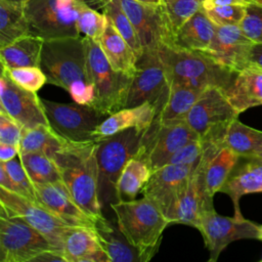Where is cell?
I'll list each match as a JSON object with an SVG mask.
<instances>
[{
	"mask_svg": "<svg viewBox=\"0 0 262 262\" xmlns=\"http://www.w3.org/2000/svg\"><path fill=\"white\" fill-rule=\"evenodd\" d=\"M261 262H262V260H261Z\"/></svg>",
	"mask_w": 262,
	"mask_h": 262,
	"instance_id": "54",
	"label": "cell"
},
{
	"mask_svg": "<svg viewBox=\"0 0 262 262\" xmlns=\"http://www.w3.org/2000/svg\"><path fill=\"white\" fill-rule=\"evenodd\" d=\"M0 111L9 115L24 130L39 125L50 126L37 93L18 86L3 68L0 77Z\"/></svg>",
	"mask_w": 262,
	"mask_h": 262,
	"instance_id": "17",
	"label": "cell"
},
{
	"mask_svg": "<svg viewBox=\"0 0 262 262\" xmlns=\"http://www.w3.org/2000/svg\"><path fill=\"white\" fill-rule=\"evenodd\" d=\"M236 118L238 114L223 88L210 87L200 95L185 122L203 141H215L221 144L227 126Z\"/></svg>",
	"mask_w": 262,
	"mask_h": 262,
	"instance_id": "8",
	"label": "cell"
},
{
	"mask_svg": "<svg viewBox=\"0 0 262 262\" xmlns=\"http://www.w3.org/2000/svg\"><path fill=\"white\" fill-rule=\"evenodd\" d=\"M202 93V90L194 88L170 85L168 98L161 112L157 115L155 122L159 125H172L184 122Z\"/></svg>",
	"mask_w": 262,
	"mask_h": 262,
	"instance_id": "30",
	"label": "cell"
},
{
	"mask_svg": "<svg viewBox=\"0 0 262 262\" xmlns=\"http://www.w3.org/2000/svg\"><path fill=\"white\" fill-rule=\"evenodd\" d=\"M157 117V108L150 102L124 107L107 116L96 128V141L130 128L147 129Z\"/></svg>",
	"mask_w": 262,
	"mask_h": 262,
	"instance_id": "25",
	"label": "cell"
},
{
	"mask_svg": "<svg viewBox=\"0 0 262 262\" xmlns=\"http://www.w3.org/2000/svg\"><path fill=\"white\" fill-rule=\"evenodd\" d=\"M204 157L206 160L204 182L209 196L219 192L231 172L239 162L241 157L226 146L215 141H204Z\"/></svg>",
	"mask_w": 262,
	"mask_h": 262,
	"instance_id": "22",
	"label": "cell"
},
{
	"mask_svg": "<svg viewBox=\"0 0 262 262\" xmlns=\"http://www.w3.org/2000/svg\"><path fill=\"white\" fill-rule=\"evenodd\" d=\"M136 1L145 3V4H155V5H160L164 3V0H136Z\"/></svg>",
	"mask_w": 262,
	"mask_h": 262,
	"instance_id": "49",
	"label": "cell"
},
{
	"mask_svg": "<svg viewBox=\"0 0 262 262\" xmlns=\"http://www.w3.org/2000/svg\"><path fill=\"white\" fill-rule=\"evenodd\" d=\"M223 90L238 115L248 108L262 105V68L249 64L235 73Z\"/></svg>",
	"mask_w": 262,
	"mask_h": 262,
	"instance_id": "23",
	"label": "cell"
},
{
	"mask_svg": "<svg viewBox=\"0 0 262 262\" xmlns=\"http://www.w3.org/2000/svg\"><path fill=\"white\" fill-rule=\"evenodd\" d=\"M248 3H254L259 6H262V0H247Z\"/></svg>",
	"mask_w": 262,
	"mask_h": 262,
	"instance_id": "50",
	"label": "cell"
},
{
	"mask_svg": "<svg viewBox=\"0 0 262 262\" xmlns=\"http://www.w3.org/2000/svg\"><path fill=\"white\" fill-rule=\"evenodd\" d=\"M85 0H29L25 13L30 35L45 40L80 37L77 18Z\"/></svg>",
	"mask_w": 262,
	"mask_h": 262,
	"instance_id": "7",
	"label": "cell"
},
{
	"mask_svg": "<svg viewBox=\"0 0 262 262\" xmlns=\"http://www.w3.org/2000/svg\"><path fill=\"white\" fill-rule=\"evenodd\" d=\"M146 130L130 128L97 141L98 198L101 207L118 202V179L128 161L141 156Z\"/></svg>",
	"mask_w": 262,
	"mask_h": 262,
	"instance_id": "5",
	"label": "cell"
},
{
	"mask_svg": "<svg viewBox=\"0 0 262 262\" xmlns=\"http://www.w3.org/2000/svg\"><path fill=\"white\" fill-rule=\"evenodd\" d=\"M151 170L146 161L137 156L128 161L117 182V200L132 201L142 191L151 176Z\"/></svg>",
	"mask_w": 262,
	"mask_h": 262,
	"instance_id": "32",
	"label": "cell"
},
{
	"mask_svg": "<svg viewBox=\"0 0 262 262\" xmlns=\"http://www.w3.org/2000/svg\"><path fill=\"white\" fill-rule=\"evenodd\" d=\"M40 68L46 76V83L63 88L78 103L92 105L94 88L82 36L45 40Z\"/></svg>",
	"mask_w": 262,
	"mask_h": 262,
	"instance_id": "1",
	"label": "cell"
},
{
	"mask_svg": "<svg viewBox=\"0 0 262 262\" xmlns=\"http://www.w3.org/2000/svg\"><path fill=\"white\" fill-rule=\"evenodd\" d=\"M50 250L56 249L37 229L21 219L0 216L1 262H35Z\"/></svg>",
	"mask_w": 262,
	"mask_h": 262,
	"instance_id": "12",
	"label": "cell"
},
{
	"mask_svg": "<svg viewBox=\"0 0 262 262\" xmlns=\"http://www.w3.org/2000/svg\"><path fill=\"white\" fill-rule=\"evenodd\" d=\"M243 164L235 166L230 176L221 187L220 192L227 194L233 204L234 215L244 218L239 208V200L248 193L262 192V158L251 157Z\"/></svg>",
	"mask_w": 262,
	"mask_h": 262,
	"instance_id": "21",
	"label": "cell"
},
{
	"mask_svg": "<svg viewBox=\"0 0 262 262\" xmlns=\"http://www.w3.org/2000/svg\"><path fill=\"white\" fill-rule=\"evenodd\" d=\"M117 225L137 251L140 262H148L158 253L164 230L170 221L148 198L120 201L110 205Z\"/></svg>",
	"mask_w": 262,
	"mask_h": 262,
	"instance_id": "3",
	"label": "cell"
},
{
	"mask_svg": "<svg viewBox=\"0 0 262 262\" xmlns=\"http://www.w3.org/2000/svg\"><path fill=\"white\" fill-rule=\"evenodd\" d=\"M44 40L27 35L0 48L1 68L11 70L23 67H40Z\"/></svg>",
	"mask_w": 262,
	"mask_h": 262,
	"instance_id": "29",
	"label": "cell"
},
{
	"mask_svg": "<svg viewBox=\"0 0 262 262\" xmlns=\"http://www.w3.org/2000/svg\"><path fill=\"white\" fill-rule=\"evenodd\" d=\"M169 91L170 83L158 50L143 51L137 59L126 107L150 102L157 108L158 115L168 98Z\"/></svg>",
	"mask_w": 262,
	"mask_h": 262,
	"instance_id": "11",
	"label": "cell"
},
{
	"mask_svg": "<svg viewBox=\"0 0 262 262\" xmlns=\"http://www.w3.org/2000/svg\"><path fill=\"white\" fill-rule=\"evenodd\" d=\"M93 229L111 262H140L137 251L126 239L118 225L115 227L101 216L96 219Z\"/></svg>",
	"mask_w": 262,
	"mask_h": 262,
	"instance_id": "28",
	"label": "cell"
},
{
	"mask_svg": "<svg viewBox=\"0 0 262 262\" xmlns=\"http://www.w3.org/2000/svg\"><path fill=\"white\" fill-rule=\"evenodd\" d=\"M260 224L246 218L219 215L215 209L206 211L196 228L203 235L209 251V262H216L221 252L232 242L257 239Z\"/></svg>",
	"mask_w": 262,
	"mask_h": 262,
	"instance_id": "14",
	"label": "cell"
},
{
	"mask_svg": "<svg viewBox=\"0 0 262 262\" xmlns=\"http://www.w3.org/2000/svg\"><path fill=\"white\" fill-rule=\"evenodd\" d=\"M249 63L262 68V44L254 43L250 53Z\"/></svg>",
	"mask_w": 262,
	"mask_h": 262,
	"instance_id": "47",
	"label": "cell"
},
{
	"mask_svg": "<svg viewBox=\"0 0 262 262\" xmlns=\"http://www.w3.org/2000/svg\"><path fill=\"white\" fill-rule=\"evenodd\" d=\"M42 105L50 127L73 142L96 141L94 132L107 117L89 104L60 103L42 99Z\"/></svg>",
	"mask_w": 262,
	"mask_h": 262,
	"instance_id": "9",
	"label": "cell"
},
{
	"mask_svg": "<svg viewBox=\"0 0 262 262\" xmlns=\"http://www.w3.org/2000/svg\"><path fill=\"white\" fill-rule=\"evenodd\" d=\"M0 186L1 187H4L10 191H13L14 192V187H13V184L4 168V166L0 163Z\"/></svg>",
	"mask_w": 262,
	"mask_h": 262,
	"instance_id": "48",
	"label": "cell"
},
{
	"mask_svg": "<svg viewBox=\"0 0 262 262\" xmlns=\"http://www.w3.org/2000/svg\"><path fill=\"white\" fill-rule=\"evenodd\" d=\"M6 1H12V2H20V3H26L29 0H6Z\"/></svg>",
	"mask_w": 262,
	"mask_h": 262,
	"instance_id": "52",
	"label": "cell"
},
{
	"mask_svg": "<svg viewBox=\"0 0 262 262\" xmlns=\"http://www.w3.org/2000/svg\"><path fill=\"white\" fill-rule=\"evenodd\" d=\"M19 160L34 184L53 183L61 180L53 159L44 152L28 151L18 155Z\"/></svg>",
	"mask_w": 262,
	"mask_h": 262,
	"instance_id": "35",
	"label": "cell"
},
{
	"mask_svg": "<svg viewBox=\"0 0 262 262\" xmlns=\"http://www.w3.org/2000/svg\"><path fill=\"white\" fill-rule=\"evenodd\" d=\"M34 186L37 203L55 217L70 226L94 228L96 218L80 207L62 180L53 183L34 184Z\"/></svg>",
	"mask_w": 262,
	"mask_h": 262,
	"instance_id": "19",
	"label": "cell"
},
{
	"mask_svg": "<svg viewBox=\"0 0 262 262\" xmlns=\"http://www.w3.org/2000/svg\"><path fill=\"white\" fill-rule=\"evenodd\" d=\"M6 71L13 82L33 92H37L46 83V76L40 67H23Z\"/></svg>",
	"mask_w": 262,
	"mask_h": 262,
	"instance_id": "40",
	"label": "cell"
},
{
	"mask_svg": "<svg viewBox=\"0 0 262 262\" xmlns=\"http://www.w3.org/2000/svg\"><path fill=\"white\" fill-rule=\"evenodd\" d=\"M52 159L80 207L96 219L103 216L98 198L97 141H69Z\"/></svg>",
	"mask_w": 262,
	"mask_h": 262,
	"instance_id": "2",
	"label": "cell"
},
{
	"mask_svg": "<svg viewBox=\"0 0 262 262\" xmlns=\"http://www.w3.org/2000/svg\"><path fill=\"white\" fill-rule=\"evenodd\" d=\"M19 155V146L7 143H0V161L7 162Z\"/></svg>",
	"mask_w": 262,
	"mask_h": 262,
	"instance_id": "45",
	"label": "cell"
},
{
	"mask_svg": "<svg viewBox=\"0 0 262 262\" xmlns=\"http://www.w3.org/2000/svg\"><path fill=\"white\" fill-rule=\"evenodd\" d=\"M205 0H164L165 10L171 25L176 34L178 29L189 19L203 6Z\"/></svg>",
	"mask_w": 262,
	"mask_h": 262,
	"instance_id": "38",
	"label": "cell"
},
{
	"mask_svg": "<svg viewBox=\"0 0 262 262\" xmlns=\"http://www.w3.org/2000/svg\"><path fill=\"white\" fill-rule=\"evenodd\" d=\"M0 216L21 219L41 232L56 250L62 253L63 236L71 226L39 203L0 186Z\"/></svg>",
	"mask_w": 262,
	"mask_h": 262,
	"instance_id": "10",
	"label": "cell"
},
{
	"mask_svg": "<svg viewBox=\"0 0 262 262\" xmlns=\"http://www.w3.org/2000/svg\"><path fill=\"white\" fill-rule=\"evenodd\" d=\"M98 2L101 4L103 13L106 15L107 19L113 24V26L117 29L120 35L127 41L138 59V57H140L143 52L142 46L133 24L129 19L126 12L123 10L119 1L98 0Z\"/></svg>",
	"mask_w": 262,
	"mask_h": 262,
	"instance_id": "36",
	"label": "cell"
},
{
	"mask_svg": "<svg viewBox=\"0 0 262 262\" xmlns=\"http://www.w3.org/2000/svg\"><path fill=\"white\" fill-rule=\"evenodd\" d=\"M256 157H259V158H262V151H261V152H259V154H258V155H257V156H256Z\"/></svg>",
	"mask_w": 262,
	"mask_h": 262,
	"instance_id": "53",
	"label": "cell"
},
{
	"mask_svg": "<svg viewBox=\"0 0 262 262\" xmlns=\"http://www.w3.org/2000/svg\"><path fill=\"white\" fill-rule=\"evenodd\" d=\"M4 166L12 184L14 187V192H17L32 201H36V191L35 186L29 175L27 174L20 160L17 161L15 158L7 161L1 162Z\"/></svg>",
	"mask_w": 262,
	"mask_h": 262,
	"instance_id": "39",
	"label": "cell"
},
{
	"mask_svg": "<svg viewBox=\"0 0 262 262\" xmlns=\"http://www.w3.org/2000/svg\"><path fill=\"white\" fill-rule=\"evenodd\" d=\"M221 145L230 148L241 158L256 157L262 151V131L245 125L236 118L227 126Z\"/></svg>",
	"mask_w": 262,
	"mask_h": 262,
	"instance_id": "31",
	"label": "cell"
},
{
	"mask_svg": "<svg viewBox=\"0 0 262 262\" xmlns=\"http://www.w3.org/2000/svg\"><path fill=\"white\" fill-rule=\"evenodd\" d=\"M230 4H244L247 5V0H205L203 2V8L209 9L215 6H222V5H230Z\"/></svg>",
	"mask_w": 262,
	"mask_h": 262,
	"instance_id": "46",
	"label": "cell"
},
{
	"mask_svg": "<svg viewBox=\"0 0 262 262\" xmlns=\"http://www.w3.org/2000/svg\"><path fill=\"white\" fill-rule=\"evenodd\" d=\"M246 6L244 4H230L204 10L216 26L239 25L246 15Z\"/></svg>",
	"mask_w": 262,
	"mask_h": 262,
	"instance_id": "41",
	"label": "cell"
},
{
	"mask_svg": "<svg viewBox=\"0 0 262 262\" xmlns=\"http://www.w3.org/2000/svg\"><path fill=\"white\" fill-rule=\"evenodd\" d=\"M30 35L25 3L0 0V48Z\"/></svg>",
	"mask_w": 262,
	"mask_h": 262,
	"instance_id": "33",
	"label": "cell"
},
{
	"mask_svg": "<svg viewBox=\"0 0 262 262\" xmlns=\"http://www.w3.org/2000/svg\"><path fill=\"white\" fill-rule=\"evenodd\" d=\"M205 143L201 138L193 139L178 149L166 165H188L198 164L204 154Z\"/></svg>",
	"mask_w": 262,
	"mask_h": 262,
	"instance_id": "43",
	"label": "cell"
},
{
	"mask_svg": "<svg viewBox=\"0 0 262 262\" xmlns=\"http://www.w3.org/2000/svg\"><path fill=\"white\" fill-rule=\"evenodd\" d=\"M244 34L254 43L262 44V6L248 3L246 15L239 24Z\"/></svg>",
	"mask_w": 262,
	"mask_h": 262,
	"instance_id": "42",
	"label": "cell"
},
{
	"mask_svg": "<svg viewBox=\"0 0 262 262\" xmlns=\"http://www.w3.org/2000/svg\"><path fill=\"white\" fill-rule=\"evenodd\" d=\"M133 24L143 51H156L162 45H174L175 34L164 3L145 4L136 0H118Z\"/></svg>",
	"mask_w": 262,
	"mask_h": 262,
	"instance_id": "13",
	"label": "cell"
},
{
	"mask_svg": "<svg viewBox=\"0 0 262 262\" xmlns=\"http://www.w3.org/2000/svg\"><path fill=\"white\" fill-rule=\"evenodd\" d=\"M87 69L94 88L91 106L110 116L126 107L132 78L112 68L98 41L83 37Z\"/></svg>",
	"mask_w": 262,
	"mask_h": 262,
	"instance_id": "6",
	"label": "cell"
},
{
	"mask_svg": "<svg viewBox=\"0 0 262 262\" xmlns=\"http://www.w3.org/2000/svg\"><path fill=\"white\" fill-rule=\"evenodd\" d=\"M253 45L254 42L244 34L239 25L216 26L215 36L204 52L235 74L250 64Z\"/></svg>",
	"mask_w": 262,
	"mask_h": 262,
	"instance_id": "18",
	"label": "cell"
},
{
	"mask_svg": "<svg viewBox=\"0 0 262 262\" xmlns=\"http://www.w3.org/2000/svg\"><path fill=\"white\" fill-rule=\"evenodd\" d=\"M198 164L165 165L151 173L142 189L143 196L152 201L172 224L175 223L179 195Z\"/></svg>",
	"mask_w": 262,
	"mask_h": 262,
	"instance_id": "15",
	"label": "cell"
},
{
	"mask_svg": "<svg viewBox=\"0 0 262 262\" xmlns=\"http://www.w3.org/2000/svg\"><path fill=\"white\" fill-rule=\"evenodd\" d=\"M196 138H200L199 135L185 121L172 125H159L154 121L145 131L140 157L155 172L164 167L184 144Z\"/></svg>",
	"mask_w": 262,
	"mask_h": 262,
	"instance_id": "16",
	"label": "cell"
},
{
	"mask_svg": "<svg viewBox=\"0 0 262 262\" xmlns=\"http://www.w3.org/2000/svg\"><path fill=\"white\" fill-rule=\"evenodd\" d=\"M205 163L206 160L203 154L198 166L179 195L175 219L177 224H185L198 228L203 214L208 210L214 209L213 198L209 196L205 187Z\"/></svg>",
	"mask_w": 262,
	"mask_h": 262,
	"instance_id": "20",
	"label": "cell"
},
{
	"mask_svg": "<svg viewBox=\"0 0 262 262\" xmlns=\"http://www.w3.org/2000/svg\"><path fill=\"white\" fill-rule=\"evenodd\" d=\"M107 21L108 19L104 13L97 12L85 3L79 10L77 26L83 37L99 41L106 29Z\"/></svg>",
	"mask_w": 262,
	"mask_h": 262,
	"instance_id": "37",
	"label": "cell"
},
{
	"mask_svg": "<svg viewBox=\"0 0 262 262\" xmlns=\"http://www.w3.org/2000/svg\"><path fill=\"white\" fill-rule=\"evenodd\" d=\"M216 33V25L202 7L176 32L174 45L196 51H205Z\"/></svg>",
	"mask_w": 262,
	"mask_h": 262,
	"instance_id": "26",
	"label": "cell"
},
{
	"mask_svg": "<svg viewBox=\"0 0 262 262\" xmlns=\"http://www.w3.org/2000/svg\"><path fill=\"white\" fill-rule=\"evenodd\" d=\"M62 253L67 262H111L93 228L71 226L63 236Z\"/></svg>",
	"mask_w": 262,
	"mask_h": 262,
	"instance_id": "24",
	"label": "cell"
},
{
	"mask_svg": "<svg viewBox=\"0 0 262 262\" xmlns=\"http://www.w3.org/2000/svg\"><path fill=\"white\" fill-rule=\"evenodd\" d=\"M68 142V139L55 132L50 126L39 125L31 129H23L19 154L40 151L52 158Z\"/></svg>",
	"mask_w": 262,
	"mask_h": 262,
	"instance_id": "34",
	"label": "cell"
},
{
	"mask_svg": "<svg viewBox=\"0 0 262 262\" xmlns=\"http://www.w3.org/2000/svg\"><path fill=\"white\" fill-rule=\"evenodd\" d=\"M98 42L114 70L131 77L135 75L137 56L110 20Z\"/></svg>",
	"mask_w": 262,
	"mask_h": 262,
	"instance_id": "27",
	"label": "cell"
},
{
	"mask_svg": "<svg viewBox=\"0 0 262 262\" xmlns=\"http://www.w3.org/2000/svg\"><path fill=\"white\" fill-rule=\"evenodd\" d=\"M170 85L206 90L210 87L225 89L234 73L217 63L204 51L188 50L176 45H162L158 49Z\"/></svg>",
	"mask_w": 262,
	"mask_h": 262,
	"instance_id": "4",
	"label": "cell"
},
{
	"mask_svg": "<svg viewBox=\"0 0 262 262\" xmlns=\"http://www.w3.org/2000/svg\"><path fill=\"white\" fill-rule=\"evenodd\" d=\"M259 241H262V225H260L259 227V232H258V238Z\"/></svg>",
	"mask_w": 262,
	"mask_h": 262,
	"instance_id": "51",
	"label": "cell"
},
{
	"mask_svg": "<svg viewBox=\"0 0 262 262\" xmlns=\"http://www.w3.org/2000/svg\"><path fill=\"white\" fill-rule=\"evenodd\" d=\"M23 128L6 113L0 111V143L20 146Z\"/></svg>",
	"mask_w": 262,
	"mask_h": 262,
	"instance_id": "44",
	"label": "cell"
}]
</instances>
